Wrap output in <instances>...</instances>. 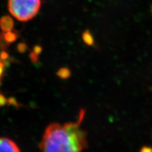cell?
Wrapping results in <instances>:
<instances>
[{
  "label": "cell",
  "instance_id": "12",
  "mask_svg": "<svg viewBox=\"0 0 152 152\" xmlns=\"http://www.w3.org/2000/svg\"><path fill=\"white\" fill-rule=\"evenodd\" d=\"M140 151H141V152L152 151V147L148 146H144L140 149Z\"/></svg>",
  "mask_w": 152,
  "mask_h": 152
},
{
  "label": "cell",
  "instance_id": "14",
  "mask_svg": "<svg viewBox=\"0 0 152 152\" xmlns=\"http://www.w3.org/2000/svg\"><path fill=\"white\" fill-rule=\"evenodd\" d=\"M4 69V64H3L1 60H0V78L1 77V75L3 72V70Z\"/></svg>",
  "mask_w": 152,
  "mask_h": 152
},
{
  "label": "cell",
  "instance_id": "7",
  "mask_svg": "<svg viewBox=\"0 0 152 152\" xmlns=\"http://www.w3.org/2000/svg\"><path fill=\"white\" fill-rule=\"evenodd\" d=\"M56 74L60 78L62 79H68L70 77L71 75V72H70V70L69 69L63 67V68L60 69L58 70Z\"/></svg>",
  "mask_w": 152,
  "mask_h": 152
},
{
  "label": "cell",
  "instance_id": "9",
  "mask_svg": "<svg viewBox=\"0 0 152 152\" xmlns=\"http://www.w3.org/2000/svg\"><path fill=\"white\" fill-rule=\"evenodd\" d=\"M27 50V46L24 43H20L18 45V50L21 52V53H23Z\"/></svg>",
  "mask_w": 152,
  "mask_h": 152
},
{
  "label": "cell",
  "instance_id": "8",
  "mask_svg": "<svg viewBox=\"0 0 152 152\" xmlns=\"http://www.w3.org/2000/svg\"><path fill=\"white\" fill-rule=\"evenodd\" d=\"M8 102L5 96L3 94L0 93V107H3Z\"/></svg>",
  "mask_w": 152,
  "mask_h": 152
},
{
  "label": "cell",
  "instance_id": "10",
  "mask_svg": "<svg viewBox=\"0 0 152 152\" xmlns=\"http://www.w3.org/2000/svg\"><path fill=\"white\" fill-rule=\"evenodd\" d=\"M42 51V48L40 46H35L34 47V49H33L32 52H34V53H36V55H39Z\"/></svg>",
  "mask_w": 152,
  "mask_h": 152
},
{
  "label": "cell",
  "instance_id": "4",
  "mask_svg": "<svg viewBox=\"0 0 152 152\" xmlns=\"http://www.w3.org/2000/svg\"><path fill=\"white\" fill-rule=\"evenodd\" d=\"M13 21L9 16H3L0 19V28L3 32L10 31L13 29Z\"/></svg>",
  "mask_w": 152,
  "mask_h": 152
},
{
  "label": "cell",
  "instance_id": "6",
  "mask_svg": "<svg viewBox=\"0 0 152 152\" xmlns=\"http://www.w3.org/2000/svg\"><path fill=\"white\" fill-rule=\"evenodd\" d=\"M3 35L4 41H5V42H7L8 44L12 43V42L15 41L17 38V34L15 32H12V31L5 32Z\"/></svg>",
  "mask_w": 152,
  "mask_h": 152
},
{
  "label": "cell",
  "instance_id": "15",
  "mask_svg": "<svg viewBox=\"0 0 152 152\" xmlns=\"http://www.w3.org/2000/svg\"><path fill=\"white\" fill-rule=\"evenodd\" d=\"M3 39H4V38H3V35L0 34V44L2 43V41H3Z\"/></svg>",
  "mask_w": 152,
  "mask_h": 152
},
{
  "label": "cell",
  "instance_id": "5",
  "mask_svg": "<svg viewBox=\"0 0 152 152\" xmlns=\"http://www.w3.org/2000/svg\"><path fill=\"white\" fill-rule=\"evenodd\" d=\"M83 40L86 45L91 46L94 44V38L88 30H86L82 34Z\"/></svg>",
  "mask_w": 152,
  "mask_h": 152
},
{
  "label": "cell",
  "instance_id": "2",
  "mask_svg": "<svg viewBox=\"0 0 152 152\" xmlns=\"http://www.w3.org/2000/svg\"><path fill=\"white\" fill-rule=\"evenodd\" d=\"M41 0H8V8L11 15L20 22H27L39 12Z\"/></svg>",
  "mask_w": 152,
  "mask_h": 152
},
{
  "label": "cell",
  "instance_id": "13",
  "mask_svg": "<svg viewBox=\"0 0 152 152\" xmlns=\"http://www.w3.org/2000/svg\"><path fill=\"white\" fill-rule=\"evenodd\" d=\"M8 57V55L5 51H2L1 55H0V59L1 60H5Z\"/></svg>",
  "mask_w": 152,
  "mask_h": 152
},
{
  "label": "cell",
  "instance_id": "11",
  "mask_svg": "<svg viewBox=\"0 0 152 152\" xmlns=\"http://www.w3.org/2000/svg\"><path fill=\"white\" fill-rule=\"evenodd\" d=\"M30 57H31V60H32V61H33V62H36V61L38 60V55L34 53V52L32 51L31 52Z\"/></svg>",
  "mask_w": 152,
  "mask_h": 152
},
{
  "label": "cell",
  "instance_id": "1",
  "mask_svg": "<svg viewBox=\"0 0 152 152\" xmlns=\"http://www.w3.org/2000/svg\"><path fill=\"white\" fill-rule=\"evenodd\" d=\"M85 115V111L79 113L77 122L61 125L51 124L45 130L39 145L41 150L52 151H80L88 147L86 132L80 127Z\"/></svg>",
  "mask_w": 152,
  "mask_h": 152
},
{
  "label": "cell",
  "instance_id": "3",
  "mask_svg": "<svg viewBox=\"0 0 152 152\" xmlns=\"http://www.w3.org/2000/svg\"><path fill=\"white\" fill-rule=\"evenodd\" d=\"M20 150L15 142L6 137H0V151L18 152Z\"/></svg>",
  "mask_w": 152,
  "mask_h": 152
}]
</instances>
